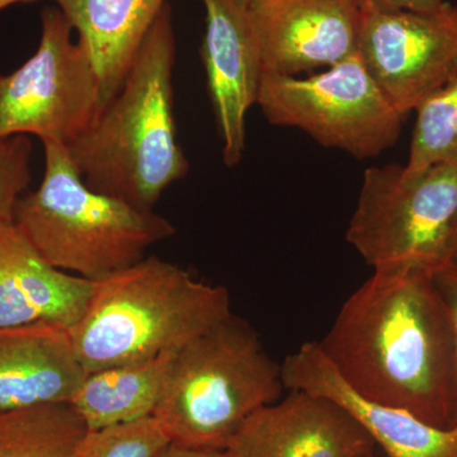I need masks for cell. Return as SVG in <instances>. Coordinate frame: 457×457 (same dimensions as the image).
<instances>
[{"label":"cell","instance_id":"obj_10","mask_svg":"<svg viewBox=\"0 0 457 457\" xmlns=\"http://www.w3.org/2000/svg\"><path fill=\"white\" fill-rule=\"evenodd\" d=\"M263 71L296 77L359 53V0H251Z\"/></svg>","mask_w":457,"mask_h":457},{"label":"cell","instance_id":"obj_5","mask_svg":"<svg viewBox=\"0 0 457 457\" xmlns=\"http://www.w3.org/2000/svg\"><path fill=\"white\" fill-rule=\"evenodd\" d=\"M284 389L281 365L253 328L231 314L177 352L153 417L173 444L225 451Z\"/></svg>","mask_w":457,"mask_h":457},{"label":"cell","instance_id":"obj_14","mask_svg":"<svg viewBox=\"0 0 457 457\" xmlns=\"http://www.w3.org/2000/svg\"><path fill=\"white\" fill-rule=\"evenodd\" d=\"M95 282L51 266L14 222H0V328L64 327L87 311Z\"/></svg>","mask_w":457,"mask_h":457},{"label":"cell","instance_id":"obj_12","mask_svg":"<svg viewBox=\"0 0 457 457\" xmlns=\"http://www.w3.org/2000/svg\"><path fill=\"white\" fill-rule=\"evenodd\" d=\"M375 442L341 405L291 390L255 411L228 445V457H375Z\"/></svg>","mask_w":457,"mask_h":457},{"label":"cell","instance_id":"obj_8","mask_svg":"<svg viewBox=\"0 0 457 457\" xmlns=\"http://www.w3.org/2000/svg\"><path fill=\"white\" fill-rule=\"evenodd\" d=\"M60 8L41 13L37 50L16 71L0 74V135H33L68 146L101 112V83L87 47Z\"/></svg>","mask_w":457,"mask_h":457},{"label":"cell","instance_id":"obj_2","mask_svg":"<svg viewBox=\"0 0 457 457\" xmlns=\"http://www.w3.org/2000/svg\"><path fill=\"white\" fill-rule=\"evenodd\" d=\"M174 62L173 17L165 3L116 95L66 146L89 187L141 212H154L189 168L177 137Z\"/></svg>","mask_w":457,"mask_h":457},{"label":"cell","instance_id":"obj_18","mask_svg":"<svg viewBox=\"0 0 457 457\" xmlns=\"http://www.w3.org/2000/svg\"><path fill=\"white\" fill-rule=\"evenodd\" d=\"M87 432L68 403L0 411V457H74Z\"/></svg>","mask_w":457,"mask_h":457},{"label":"cell","instance_id":"obj_6","mask_svg":"<svg viewBox=\"0 0 457 457\" xmlns=\"http://www.w3.org/2000/svg\"><path fill=\"white\" fill-rule=\"evenodd\" d=\"M457 213V168L438 164L418 176L404 165L363 171L345 239L374 270L435 273L449 266Z\"/></svg>","mask_w":457,"mask_h":457},{"label":"cell","instance_id":"obj_9","mask_svg":"<svg viewBox=\"0 0 457 457\" xmlns=\"http://www.w3.org/2000/svg\"><path fill=\"white\" fill-rule=\"evenodd\" d=\"M359 53L404 119L457 78V4L435 12L361 7Z\"/></svg>","mask_w":457,"mask_h":457},{"label":"cell","instance_id":"obj_27","mask_svg":"<svg viewBox=\"0 0 457 457\" xmlns=\"http://www.w3.org/2000/svg\"><path fill=\"white\" fill-rule=\"evenodd\" d=\"M243 2L248 3L251 2V0H243Z\"/></svg>","mask_w":457,"mask_h":457},{"label":"cell","instance_id":"obj_13","mask_svg":"<svg viewBox=\"0 0 457 457\" xmlns=\"http://www.w3.org/2000/svg\"><path fill=\"white\" fill-rule=\"evenodd\" d=\"M285 389L326 396L347 411L387 457H457V426L429 425L404 409L363 398L345 383L318 342H306L281 365Z\"/></svg>","mask_w":457,"mask_h":457},{"label":"cell","instance_id":"obj_17","mask_svg":"<svg viewBox=\"0 0 457 457\" xmlns=\"http://www.w3.org/2000/svg\"><path fill=\"white\" fill-rule=\"evenodd\" d=\"M176 353L86 374L68 404L88 429L152 417Z\"/></svg>","mask_w":457,"mask_h":457},{"label":"cell","instance_id":"obj_20","mask_svg":"<svg viewBox=\"0 0 457 457\" xmlns=\"http://www.w3.org/2000/svg\"><path fill=\"white\" fill-rule=\"evenodd\" d=\"M170 444L154 417L88 429L74 457H156Z\"/></svg>","mask_w":457,"mask_h":457},{"label":"cell","instance_id":"obj_16","mask_svg":"<svg viewBox=\"0 0 457 457\" xmlns=\"http://www.w3.org/2000/svg\"><path fill=\"white\" fill-rule=\"evenodd\" d=\"M88 50L104 107L120 89L132 60L167 0H55ZM102 107V108H104Z\"/></svg>","mask_w":457,"mask_h":457},{"label":"cell","instance_id":"obj_3","mask_svg":"<svg viewBox=\"0 0 457 457\" xmlns=\"http://www.w3.org/2000/svg\"><path fill=\"white\" fill-rule=\"evenodd\" d=\"M231 314L224 286L145 257L95 282L87 311L69 335L90 374L176 353Z\"/></svg>","mask_w":457,"mask_h":457},{"label":"cell","instance_id":"obj_22","mask_svg":"<svg viewBox=\"0 0 457 457\" xmlns=\"http://www.w3.org/2000/svg\"><path fill=\"white\" fill-rule=\"evenodd\" d=\"M436 287L441 295L449 314L453 338V365H455V390H453V426H457V269L446 266L433 273Z\"/></svg>","mask_w":457,"mask_h":457},{"label":"cell","instance_id":"obj_23","mask_svg":"<svg viewBox=\"0 0 457 457\" xmlns=\"http://www.w3.org/2000/svg\"><path fill=\"white\" fill-rule=\"evenodd\" d=\"M361 7L378 9V11L435 12L446 3V0H359Z\"/></svg>","mask_w":457,"mask_h":457},{"label":"cell","instance_id":"obj_21","mask_svg":"<svg viewBox=\"0 0 457 457\" xmlns=\"http://www.w3.org/2000/svg\"><path fill=\"white\" fill-rule=\"evenodd\" d=\"M33 144L26 135H0V222H13L32 180Z\"/></svg>","mask_w":457,"mask_h":457},{"label":"cell","instance_id":"obj_1","mask_svg":"<svg viewBox=\"0 0 457 457\" xmlns=\"http://www.w3.org/2000/svg\"><path fill=\"white\" fill-rule=\"evenodd\" d=\"M318 343L363 398L453 427V329L433 273L374 270Z\"/></svg>","mask_w":457,"mask_h":457},{"label":"cell","instance_id":"obj_4","mask_svg":"<svg viewBox=\"0 0 457 457\" xmlns=\"http://www.w3.org/2000/svg\"><path fill=\"white\" fill-rule=\"evenodd\" d=\"M42 144L44 179L18 201L13 222L51 266L96 282L174 236L163 216L89 187L65 145Z\"/></svg>","mask_w":457,"mask_h":457},{"label":"cell","instance_id":"obj_7","mask_svg":"<svg viewBox=\"0 0 457 457\" xmlns=\"http://www.w3.org/2000/svg\"><path fill=\"white\" fill-rule=\"evenodd\" d=\"M257 104L272 125L299 129L357 159L374 158L395 145L405 120L360 53L308 78L263 71Z\"/></svg>","mask_w":457,"mask_h":457},{"label":"cell","instance_id":"obj_26","mask_svg":"<svg viewBox=\"0 0 457 457\" xmlns=\"http://www.w3.org/2000/svg\"><path fill=\"white\" fill-rule=\"evenodd\" d=\"M38 0H0V11L3 9L12 7V5L18 4V3H33Z\"/></svg>","mask_w":457,"mask_h":457},{"label":"cell","instance_id":"obj_24","mask_svg":"<svg viewBox=\"0 0 457 457\" xmlns=\"http://www.w3.org/2000/svg\"><path fill=\"white\" fill-rule=\"evenodd\" d=\"M156 457H228L225 451L191 449L170 442Z\"/></svg>","mask_w":457,"mask_h":457},{"label":"cell","instance_id":"obj_15","mask_svg":"<svg viewBox=\"0 0 457 457\" xmlns=\"http://www.w3.org/2000/svg\"><path fill=\"white\" fill-rule=\"evenodd\" d=\"M84 376L66 328H0V411L69 403Z\"/></svg>","mask_w":457,"mask_h":457},{"label":"cell","instance_id":"obj_25","mask_svg":"<svg viewBox=\"0 0 457 457\" xmlns=\"http://www.w3.org/2000/svg\"><path fill=\"white\" fill-rule=\"evenodd\" d=\"M449 262L450 266L456 267L457 269V213L450 230Z\"/></svg>","mask_w":457,"mask_h":457},{"label":"cell","instance_id":"obj_19","mask_svg":"<svg viewBox=\"0 0 457 457\" xmlns=\"http://www.w3.org/2000/svg\"><path fill=\"white\" fill-rule=\"evenodd\" d=\"M407 164L408 176H418L438 164L457 168V78L416 110Z\"/></svg>","mask_w":457,"mask_h":457},{"label":"cell","instance_id":"obj_11","mask_svg":"<svg viewBox=\"0 0 457 457\" xmlns=\"http://www.w3.org/2000/svg\"><path fill=\"white\" fill-rule=\"evenodd\" d=\"M206 32L201 56L222 141V161L236 167L245 150L246 114L260 96V42L243 0H203Z\"/></svg>","mask_w":457,"mask_h":457}]
</instances>
